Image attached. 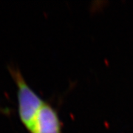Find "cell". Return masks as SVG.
Wrapping results in <instances>:
<instances>
[{"label": "cell", "mask_w": 133, "mask_h": 133, "mask_svg": "<svg viewBox=\"0 0 133 133\" xmlns=\"http://www.w3.org/2000/svg\"><path fill=\"white\" fill-rule=\"evenodd\" d=\"M9 71L17 88L19 119L29 133L45 101L30 87L19 68L10 66Z\"/></svg>", "instance_id": "6da1fadb"}, {"label": "cell", "mask_w": 133, "mask_h": 133, "mask_svg": "<svg viewBox=\"0 0 133 133\" xmlns=\"http://www.w3.org/2000/svg\"><path fill=\"white\" fill-rule=\"evenodd\" d=\"M29 133H62V123L56 109L45 102Z\"/></svg>", "instance_id": "7a4b0ae2"}]
</instances>
